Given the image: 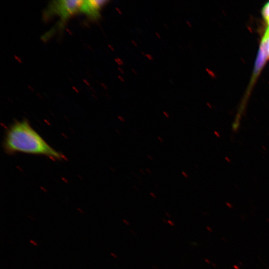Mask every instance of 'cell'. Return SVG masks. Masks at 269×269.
<instances>
[{
    "label": "cell",
    "mask_w": 269,
    "mask_h": 269,
    "mask_svg": "<svg viewBox=\"0 0 269 269\" xmlns=\"http://www.w3.org/2000/svg\"><path fill=\"white\" fill-rule=\"evenodd\" d=\"M3 144L8 153L42 155L54 160L64 158L63 155L49 145L25 120L16 121L7 128Z\"/></svg>",
    "instance_id": "cell-1"
},
{
    "label": "cell",
    "mask_w": 269,
    "mask_h": 269,
    "mask_svg": "<svg viewBox=\"0 0 269 269\" xmlns=\"http://www.w3.org/2000/svg\"><path fill=\"white\" fill-rule=\"evenodd\" d=\"M83 0H60L51 2L46 13L47 16L56 15L62 22L80 11Z\"/></svg>",
    "instance_id": "cell-2"
},
{
    "label": "cell",
    "mask_w": 269,
    "mask_h": 269,
    "mask_svg": "<svg viewBox=\"0 0 269 269\" xmlns=\"http://www.w3.org/2000/svg\"><path fill=\"white\" fill-rule=\"evenodd\" d=\"M107 2L100 0H83L80 11L89 18L96 19L99 17L100 11Z\"/></svg>",
    "instance_id": "cell-3"
},
{
    "label": "cell",
    "mask_w": 269,
    "mask_h": 269,
    "mask_svg": "<svg viewBox=\"0 0 269 269\" xmlns=\"http://www.w3.org/2000/svg\"><path fill=\"white\" fill-rule=\"evenodd\" d=\"M262 13L264 20L268 24L267 27L269 28V1L263 6Z\"/></svg>",
    "instance_id": "cell-4"
},
{
    "label": "cell",
    "mask_w": 269,
    "mask_h": 269,
    "mask_svg": "<svg viewBox=\"0 0 269 269\" xmlns=\"http://www.w3.org/2000/svg\"><path fill=\"white\" fill-rule=\"evenodd\" d=\"M29 241V243L34 246L37 247L38 245V243L33 239H30Z\"/></svg>",
    "instance_id": "cell-5"
},
{
    "label": "cell",
    "mask_w": 269,
    "mask_h": 269,
    "mask_svg": "<svg viewBox=\"0 0 269 269\" xmlns=\"http://www.w3.org/2000/svg\"><path fill=\"white\" fill-rule=\"evenodd\" d=\"M181 173H182V175L185 177V178H188V176L187 175V174L184 171H182L181 172Z\"/></svg>",
    "instance_id": "cell-6"
},
{
    "label": "cell",
    "mask_w": 269,
    "mask_h": 269,
    "mask_svg": "<svg viewBox=\"0 0 269 269\" xmlns=\"http://www.w3.org/2000/svg\"><path fill=\"white\" fill-rule=\"evenodd\" d=\"M110 255L113 257L114 258H117V256H116V255H115V254H114L113 253H110Z\"/></svg>",
    "instance_id": "cell-7"
},
{
    "label": "cell",
    "mask_w": 269,
    "mask_h": 269,
    "mask_svg": "<svg viewBox=\"0 0 269 269\" xmlns=\"http://www.w3.org/2000/svg\"><path fill=\"white\" fill-rule=\"evenodd\" d=\"M150 195L154 198H156V196L155 195V194L152 193V192H150Z\"/></svg>",
    "instance_id": "cell-8"
},
{
    "label": "cell",
    "mask_w": 269,
    "mask_h": 269,
    "mask_svg": "<svg viewBox=\"0 0 269 269\" xmlns=\"http://www.w3.org/2000/svg\"><path fill=\"white\" fill-rule=\"evenodd\" d=\"M167 222H168V223L170 225H171L172 226H174V224H173V223L172 221H170V220H168Z\"/></svg>",
    "instance_id": "cell-9"
},
{
    "label": "cell",
    "mask_w": 269,
    "mask_h": 269,
    "mask_svg": "<svg viewBox=\"0 0 269 269\" xmlns=\"http://www.w3.org/2000/svg\"><path fill=\"white\" fill-rule=\"evenodd\" d=\"M157 139H158V140L160 142H162L163 141V139L162 138L160 137V136H157Z\"/></svg>",
    "instance_id": "cell-10"
},
{
    "label": "cell",
    "mask_w": 269,
    "mask_h": 269,
    "mask_svg": "<svg viewBox=\"0 0 269 269\" xmlns=\"http://www.w3.org/2000/svg\"><path fill=\"white\" fill-rule=\"evenodd\" d=\"M268 51L269 53V38L268 39Z\"/></svg>",
    "instance_id": "cell-11"
},
{
    "label": "cell",
    "mask_w": 269,
    "mask_h": 269,
    "mask_svg": "<svg viewBox=\"0 0 269 269\" xmlns=\"http://www.w3.org/2000/svg\"><path fill=\"white\" fill-rule=\"evenodd\" d=\"M123 222H125L127 225L129 224V222L126 221L125 220H123Z\"/></svg>",
    "instance_id": "cell-12"
}]
</instances>
